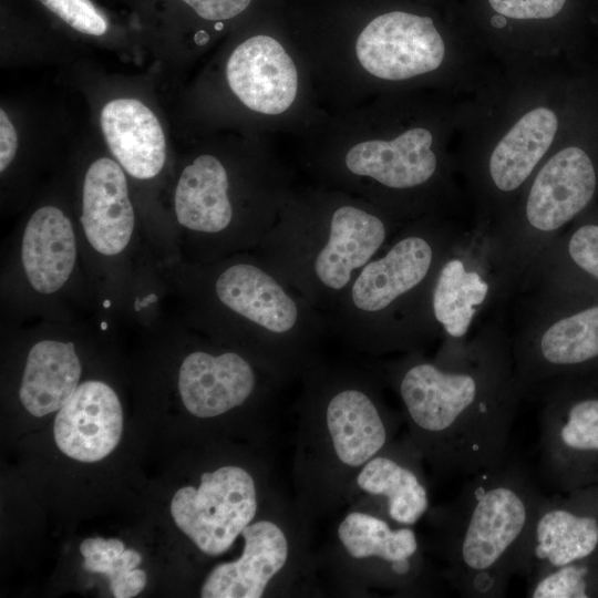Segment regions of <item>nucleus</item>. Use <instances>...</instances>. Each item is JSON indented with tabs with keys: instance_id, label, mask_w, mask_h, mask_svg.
Returning a JSON list of instances; mask_svg holds the SVG:
<instances>
[{
	"instance_id": "f257e3e1",
	"label": "nucleus",
	"mask_w": 598,
	"mask_h": 598,
	"mask_svg": "<svg viewBox=\"0 0 598 598\" xmlns=\"http://www.w3.org/2000/svg\"><path fill=\"white\" fill-rule=\"evenodd\" d=\"M390 372L420 447L441 471L471 476L508 457L523 395L512 340L496 323L443 338L432 360L411 351Z\"/></svg>"
},
{
	"instance_id": "f03ea898",
	"label": "nucleus",
	"mask_w": 598,
	"mask_h": 598,
	"mask_svg": "<svg viewBox=\"0 0 598 598\" xmlns=\"http://www.w3.org/2000/svg\"><path fill=\"white\" fill-rule=\"evenodd\" d=\"M159 272L188 326L271 370L299 365L328 331L324 315L255 251L206 264L168 260Z\"/></svg>"
},
{
	"instance_id": "7ed1b4c3",
	"label": "nucleus",
	"mask_w": 598,
	"mask_h": 598,
	"mask_svg": "<svg viewBox=\"0 0 598 598\" xmlns=\"http://www.w3.org/2000/svg\"><path fill=\"white\" fill-rule=\"evenodd\" d=\"M381 95L329 113L297 138V159L313 184L344 190L405 223L430 215L441 169L432 130L398 125Z\"/></svg>"
},
{
	"instance_id": "20e7f679",
	"label": "nucleus",
	"mask_w": 598,
	"mask_h": 598,
	"mask_svg": "<svg viewBox=\"0 0 598 598\" xmlns=\"http://www.w3.org/2000/svg\"><path fill=\"white\" fill-rule=\"evenodd\" d=\"M295 185L292 171L262 136L236 152L197 153L174 188L175 256L206 264L254 251Z\"/></svg>"
},
{
	"instance_id": "39448f33",
	"label": "nucleus",
	"mask_w": 598,
	"mask_h": 598,
	"mask_svg": "<svg viewBox=\"0 0 598 598\" xmlns=\"http://www.w3.org/2000/svg\"><path fill=\"white\" fill-rule=\"evenodd\" d=\"M403 224L344 190L296 184L254 251L327 315Z\"/></svg>"
},
{
	"instance_id": "423d86ee",
	"label": "nucleus",
	"mask_w": 598,
	"mask_h": 598,
	"mask_svg": "<svg viewBox=\"0 0 598 598\" xmlns=\"http://www.w3.org/2000/svg\"><path fill=\"white\" fill-rule=\"evenodd\" d=\"M456 235L433 214L405 221L324 315L328 331L372 352L417 351L437 336L431 290Z\"/></svg>"
},
{
	"instance_id": "0eeeda50",
	"label": "nucleus",
	"mask_w": 598,
	"mask_h": 598,
	"mask_svg": "<svg viewBox=\"0 0 598 598\" xmlns=\"http://www.w3.org/2000/svg\"><path fill=\"white\" fill-rule=\"evenodd\" d=\"M547 495L519 460L471 475L439 512L446 577L464 597H503L523 563L528 535Z\"/></svg>"
},
{
	"instance_id": "6e6552de",
	"label": "nucleus",
	"mask_w": 598,
	"mask_h": 598,
	"mask_svg": "<svg viewBox=\"0 0 598 598\" xmlns=\"http://www.w3.org/2000/svg\"><path fill=\"white\" fill-rule=\"evenodd\" d=\"M76 227L96 308L130 309L148 296L143 287L157 278L158 258L137 233L126 173L115 159L100 157L86 168Z\"/></svg>"
},
{
	"instance_id": "1a4fd4ad",
	"label": "nucleus",
	"mask_w": 598,
	"mask_h": 598,
	"mask_svg": "<svg viewBox=\"0 0 598 598\" xmlns=\"http://www.w3.org/2000/svg\"><path fill=\"white\" fill-rule=\"evenodd\" d=\"M11 321H73L70 305L96 307L76 223L52 204L35 208L11 238L1 274Z\"/></svg>"
},
{
	"instance_id": "9d476101",
	"label": "nucleus",
	"mask_w": 598,
	"mask_h": 598,
	"mask_svg": "<svg viewBox=\"0 0 598 598\" xmlns=\"http://www.w3.org/2000/svg\"><path fill=\"white\" fill-rule=\"evenodd\" d=\"M223 83L257 136L297 140L329 114L307 62L282 27L251 28L243 34L224 60Z\"/></svg>"
},
{
	"instance_id": "9b49d317",
	"label": "nucleus",
	"mask_w": 598,
	"mask_h": 598,
	"mask_svg": "<svg viewBox=\"0 0 598 598\" xmlns=\"http://www.w3.org/2000/svg\"><path fill=\"white\" fill-rule=\"evenodd\" d=\"M597 183L589 155L577 146L565 147L536 174L518 219L491 230L516 290L564 228L589 206Z\"/></svg>"
},
{
	"instance_id": "f8f14e48",
	"label": "nucleus",
	"mask_w": 598,
	"mask_h": 598,
	"mask_svg": "<svg viewBox=\"0 0 598 598\" xmlns=\"http://www.w3.org/2000/svg\"><path fill=\"white\" fill-rule=\"evenodd\" d=\"M533 308L512 340L523 399L553 381L598 373V296L540 290Z\"/></svg>"
},
{
	"instance_id": "ddd939ff",
	"label": "nucleus",
	"mask_w": 598,
	"mask_h": 598,
	"mask_svg": "<svg viewBox=\"0 0 598 598\" xmlns=\"http://www.w3.org/2000/svg\"><path fill=\"white\" fill-rule=\"evenodd\" d=\"M539 481L556 492L598 483V373L540 388Z\"/></svg>"
},
{
	"instance_id": "4468645a",
	"label": "nucleus",
	"mask_w": 598,
	"mask_h": 598,
	"mask_svg": "<svg viewBox=\"0 0 598 598\" xmlns=\"http://www.w3.org/2000/svg\"><path fill=\"white\" fill-rule=\"evenodd\" d=\"M514 290L491 230L457 234L431 290L430 313L436 333L466 338L478 317Z\"/></svg>"
},
{
	"instance_id": "2eb2a0df",
	"label": "nucleus",
	"mask_w": 598,
	"mask_h": 598,
	"mask_svg": "<svg viewBox=\"0 0 598 598\" xmlns=\"http://www.w3.org/2000/svg\"><path fill=\"white\" fill-rule=\"evenodd\" d=\"M256 511L254 478L235 465L204 473L197 487H181L171 502L177 527L209 556L228 550Z\"/></svg>"
},
{
	"instance_id": "dca6fc26",
	"label": "nucleus",
	"mask_w": 598,
	"mask_h": 598,
	"mask_svg": "<svg viewBox=\"0 0 598 598\" xmlns=\"http://www.w3.org/2000/svg\"><path fill=\"white\" fill-rule=\"evenodd\" d=\"M598 554V483L546 496L530 528L518 576Z\"/></svg>"
},
{
	"instance_id": "f3484780",
	"label": "nucleus",
	"mask_w": 598,
	"mask_h": 598,
	"mask_svg": "<svg viewBox=\"0 0 598 598\" xmlns=\"http://www.w3.org/2000/svg\"><path fill=\"white\" fill-rule=\"evenodd\" d=\"M255 361L229 347L210 350L198 344L182 359L177 391L184 408L197 417L225 414L249 401L258 390Z\"/></svg>"
},
{
	"instance_id": "a211bd4d",
	"label": "nucleus",
	"mask_w": 598,
	"mask_h": 598,
	"mask_svg": "<svg viewBox=\"0 0 598 598\" xmlns=\"http://www.w3.org/2000/svg\"><path fill=\"white\" fill-rule=\"evenodd\" d=\"M123 411L115 390L102 380H85L58 411L53 433L58 447L80 462H97L118 444Z\"/></svg>"
},
{
	"instance_id": "6ab92c4d",
	"label": "nucleus",
	"mask_w": 598,
	"mask_h": 598,
	"mask_svg": "<svg viewBox=\"0 0 598 598\" xmlns=\"http://www.w3.org/2000/svg\"><path fill=\"white\" fill-rule=\"evenodd\" d=\"M354 379H337L322 394L327 429L343 464L364 465L386 444L389 427L370 386Z\"/></svg>"
},
{
	"instance_id": "aec40b11",
	"label": "nucleus",
	"mask_w": 598,
	"mask_h": 598,
	"mask_svg": "<svg viewBox=\"0 0 598 598\" xmlns=\"http://www.w3.org/2000/svg\"><path fill=\"white\" fill-rule=\"evenodd\" d=\"M241 556L215 566L200 589L203 598H259L285 566L289 546L283 530L271 520L247 525Z\"/></svg>"
},
{
	"instance_id": "412c9836",
	"label": "nucleus",
	"mask_w": 598,
	"mask_h": 598,
	"mask_svg": "<svg viewBox=\"0 0 598 598\" xmlns=\"http://www.w3.org/2000/svg\"><path fill=\"white\" fill-rule=\"evenodd\" d=\"M101 127L115 161L137 181L159 175L166 161V142L155 114L135 99H116L104 105Z\"/></svg>"
},
{
	"instance_id": "4be33fe9",
	"label": "nucleus",
	"mask_w": 598,
	"mask_h": 598,
	"mask_svg": "<svg viewBox=\"0 0 598 598\" xmlns=\"http://www.w3.org/2000/svg\"><path fill=\"white\" fill-rule=\"evenodd\" d=\"M83 368L76 342L66 336L45 334L29 348L19 399L33 416L59 411L81 383Z\"/></svg>"
},
{
	"instance_id": "5701e85b",
	"label": "nucleus",
	"mask_w": 598,
	"mask_h": 598,
	"mask_svg": "<svg viewBox=\"0 0 598 598\" xmlns=\"http://www.w3.org/2000/svg\"><path fill=\"white\" fill-rule=\"evenodd\" d=\"M598 296V219L564 230L547 248L525 287Z\"/></svg>"
},
{
	"instance_id": "b1692460",
	"label": "nucleus",
	"mask_w": 598,
	"mask_h": 598,
	"mask_svg": "<svg viewBox=\"0 0 598 598\" xmlns=\"http://www.w3.org/2000/svg\"><path fill=\"white\" fill-rule=\"evenodd\" d=\"M558 128L554 111L539 106L525 113L494 147L487 164L492 185L501 193L517 190L550 147Z\"/></svg>"
},
{
	"instance_id": "393cba45",
	"label": "nucleus",
	"mask_w": 598,
	"mask_h": 598,
	"mask_svg": "<svg viewBox=\"0 0 598 598\" xmlns=\"http://www.w3.org/2000/svg\"><path fill=\"white\" fill-rule=\"evenodd\" d=\"M357 484L368 494L384 497L389 517L400 525L415 524L430 505L415 467L394 456L377 454L363 465Z\"/></svg>"
},
{
	"instance_id": "a878e982",
	"label": "nucleus",
	"mask_w": 598,
	"mask_h": 598,
	"mask_svg": "<svg viewBox=\"0 0 598 598\" xmlns=\"http://www.w3.org/2000/svg\"><path fill=\"white\" fill-rule=\"evenodd\" d=\"M338 536L350 556L381 560L396 580L394 567L399 561L419 560V542L412 528L408 525L392 528L386 520L371 514H348L338 527Z\"/></svg>"
},
{
	"instance_id": "bb28decb",
	"label": "nucleus",
	"mask_w": 598,
	"mask_h": 598,
	"mask_svg": "<svg viewBox=\"0 0 598 598\" xmlns=\"http://www.w3.org/2000/svg\"><path fill=\"white\" fill-rule=\"evenodd\" d=\"M530 598L598 597V554L565 565L546 567L527 578Z\"/></svg>"
},
{
	"instance_id": "cd10ccee",
	"label": "nucleus",
	"mask_w": 598,
	"mask_h": 598,
	"mask_svg": "<svg viewBox=\"0 0 598 598\" xmlns=\"http://www.w3.org/2000/svg\"><path fill=\"white\" fill-rule=\"evenodd\" d=\"M45 11L72 30L102 37L110 30V19L92 0H35Z\"/></svg>"
},
{
	"instance_id": "c85d7f7f",
	"label": "nucleus",
	"mask_w": 598,
	"mask_h": 598,
	"mask_svg": "<svg viewBox=\"0 0 598 598\" xmlns=\"http://www.w3.org/2000/svg\"><path fill=\"white\" fill-rule=\"evenodd\" d=\"M141 561L142 557L136 550L125 549L120 539L111 538L92 548L84 557L83 567L91 573L103 574L114 582L135 569Z\"/></svg>"
},
{
	"instance_id": "c756f323",
	"label": "nucleus",
	"mask_w": 598,
	"mask_h": 598,
	"mask_svg": "<svg viewBox=\"0 0 598 598\" xmlns=\"http://www.w3.org/2000/svg\"><path fill=\"white\" fill-rule=\"evenodd\" d=\"M188 18L220 31L225 25L247 14L255 0H169Z\"/></svg>"
},
{
	"instance_id": "7c9ffc66",
	"label": "nucleus",
	"mask_w": 598,
	"mask_h": 598,
	"mask_svg": "<svg viewBox=\"0 0 598 598\" xmlns=\"http://www.w3.org/2000/svg\"><path fill=\"white\" fill-rule=\"evenodd\" d=\"M501 16L512 19H548L556 16L566 0H488Z\"/></svg>"
},
{
	"instance_id": "2f4dec72",
	"label": "nucleus",
	"mask_w": 598,
	"mask_h": 598,
	"mask_svg": "<svg viewBox=\"0 0 598 598\" xmlns=\"http://www.w3.org/2000/svg\"><path fill=\"white\" fill-rule=\"evenodd\" d=\"M18 148V136L13 124L3 109L0 110V172L3 174L12 164Z\"/></svg>"
},
{
	"instance_id": "473e14b6",
	"label": "nucleus",
	"mask_w": 598,
	"mask_h": 598,
	"mask_svg": "<svg viewBox=\"0 0 598 598\" xmlns=\"http://www.w3.org/2000/svg\"><path fill=\"white\" fill-rule=\"evenodd\" d=\"M146 586V574L142 569H133L122 579L111 582V590L115 598H132L138 595Z\"/></svg>"
}]
</instances>
